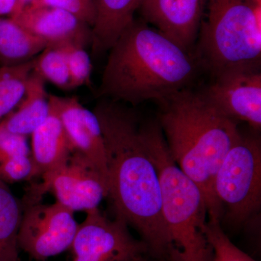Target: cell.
<instances>
[{
  "label": "cell",
  "instance_id": "1",
  "mask_svg": "<svg viewBox=\"0 0 261 261\" xmlns=\"http://www.w3.org/2000/svg\"><path fill=\"white\" fill-rule=\"evenodd\" d=\"M104 137L108 197L116 218L135 229L153 260H169L157 169L146 140V120L128 105L102 99L94 108Z\"/></svg>",
  "mask_w": 261,
  "mask_h": 261
},
{
  "label": "cell",
  "instance_id": "2",
  "mask_svg": "<svg viewBox=\"0 0 261 261\" xmlns=\"http://www.w3.org/2000/svg\"><path fill=\"white\" fill-rule=\"evenodd\" d=\"M108 51L99 96L132 107L191 88L200 68L193 55L142 19H134Z\"/></svg>",
  "mask_w": 261,
  "mask_h": 261
},
{
  "label": "cell",
  "instance_id": "3",
  "mask_svg": "<svg viewBox=\"0 0 261 261\" xmlns=\"http://www.w3.org/2000/svg\"><path fill=\"white\" fill-rule=\"evenodd\" d=\"M158 104V121L173 161L200 188L208 219L221 221L214 179L240 135L238 123L221 113L201 90L186 89Z\"/></svg>",
  "mask_w": 261,
  "mask_h": 261
},
{
  "label": "cell",
  "instance_id": "4",
  "mask_svg": "<svg viewBox=\"0 0 261 261\" xmlns=\"http://www.w3.org/2000/svg\"><path fill=\"white\" fill-rule=\"evenodd\" d=\"M146 140L158 174L169 243L168 261H212L205 234L207 211L195 182L173 161L158 120H147Z\"/></svg>",
  "mask_w": 261,
  "mask_h": 261
},
{
  "label": "cell",
  "instance_id": "5",
  "mask_svg": "<svg viewBox=\"0 0 261 261\" xmlns=\"http://www.w3.org/2000/svg\"><path fill=\"white\" fill-rule=\"evenodd\" d=\"M261 0H204L194 58L211 77L260 70Z\"/></svg>",
  "mask_w": 261,
  "mask_h": 261
},
{
  "label": "cell",
  "instance_id": "6",
  "mask_svg": "<svg viewBox=\"0 0 261 261\" xmlns=\"http://www.w3.org/2000/svg\"><path fill=\"white\" fill-rule=\"evenodd\" d=\"M256 134L240 132L220 165L214 193L222 220L240 226L253 219L261 205V142Z\"/></svg>",
  "mask_w": 261,
  "mask_h": 261
},
{
  "label": "cell",
  "instance_id": "7",
  "mask_svg": "<svg viewBox=\"0 0 261 261\" xmlns=\"http://www.w3.org/2000/svg\"><path fill=\"white\" fill-rule=\"evenodd\" d=\"M42 182L33 186L25 203L41 201L53 192L56 202L73 211L88 212L99 208L108 197V178L87 158L74 151L59 167L43 175Z\"/></svg>",
  "mask_w": 261,
  "mask_h": 261
},
{
  "label": "cell",
  "instance_id": "8",
  "mask_svg": "<svg viewBox=\"0 0 261 261\" xmlns=\"http://www.w3.org/2000/svg\"><path fill=\"white\" fill-rule=\"evenodd\" d=\"M22 204V203H21ZM19 250L37 261H46L70 250L78 229L73 212L59 202L22 204Z\"/></svg>",
  "mask_w": 261,
  "mask_h": 261
},
{
  "label": "cell",
  "instance_id": "9",
  "mask_svg": "<svg viewBox=\"0 0 261 261\" xmlns=\"http://www.w3.org/2000/svg\"><path fill=\"white\" fill-rule=\"evenodd\" d=\"M70 250V261H138L148 257L147 248L118 218L111 219L99 208L86 213Z\"/></svg>",
  "mask_w": 261,
  "mask_h": 261
},
{
  "label": "cell",
  "instance_id": "10",
  "mask_svg": "<svg viewBox=\"0 0 261 261\" xmlns=\"http://www.w3.org/2000/svg\"><path fill=\"white\" fill-rule=\"evenodd\" d=\"M201 92L225 116L261 128V70H236L211 77Z\"/></svg>",
  "mask_w": 261,
  "mask_h": 261
},
{
  "label": "cell",
  "instance_id": "11",
  "mask_svg": "<svg viewBox=\"0 0 261 261\" xmlns=\"http://www.w3.org/2000/svg\"><path fill=\"white\" fill-rule=\"evenodd\" d=\"M203 5L204 0H143L138 10L146 23L192 54Z\"/></svg>",
  "mask_w": 261,
  "mask_h": 261
},
{
  "label": "cell",
  "instance_id": "12",
  "mask_svg": "<svg viewBox=\"0 0 261 261\" xmlns=\"http://www.w3.org/2000/svg\"><path fill=\"white\" fill-rule=\"evenodd\" d=\"M49 98L74 151L92 161L108 178L104 137L95 113L84 107L77 97L49 94Z\"/></svg>",
  "mask_w": 261,
  "mask_h": 261
},
{
  "label": "cell",
  "instance_id": "13",
  "mask_svg": "<svg viewBox=\"0 0 261 261\" xmlns=\"http://www.w3.org/2000/svg\"><path fill=\"white\" fill-rule=\"evenodd\" d=\"M49 44H92V28L74 15L49 7L28 5L10 16Z\"/></svg>",
  "mask_w": 261,
  "mask_h": 261
},
{
  "label": "cell",
  "instance_id": "14",
  "mask_svg": "<svg viewBox=\"0 0 261 261\" xmlns=\"http://www.w3.org/2000/svg\"><path fill=\"white\" fill-rule=\"evenodd\" d=\"M31 137V156L35 167L36 176H42L59 167L74 152L61 118L51 104L50 113L47 119Z\"/></svg>",
  "mask_w": 261,
  "mask_h": 261
},
{
  "label": "cell",
  "instance_id": "15",
  "mask_svg": "<svg viewBox=\"0 0 261 261\" xmlns=\"http://www.w3.org/2000/svg\"><path fill=\"white\" fill-rule=\"evenodd\" d=\"M143 0H94L95 22L91 47L95 56L108 51L135 19Z\"/></svg>",
  "mask_w": 261,
  "mask_h": 261
},
{
  "label": "cell",
  "instance_id": "16",
  "mask_svg": "<svg viewBox=\"0 0 261 261\" xmlns=\"http://www.w3.org/2000/svg\"><path fill=\"white\" fill-rule=\"evenodd\" d=\"M45 81L33 70L25 94L18 106L1 122L10 132L28 137L47 119L50 113Z\"/></svg>",
  "mask_w": 261,
  "mask_h": 261
},
{
  "label": "cell",
  "instance_id": "17",
  "mask_svg": "<svg viewBox=\"0 0 261 261\" xmlns=\"http://www.w3.org/2000/svg\"><path fill=\"white\" fill-rule=\"evenodd\" d=\"M48 44L12 18H0V66L24 64L37 58Z\"/></svg>",
  "mask_w": 261,
  "mask_h": 261
},
{
  "label": "cell",
  "instance_id": "18",
  "mask_svg": "<svg viewBox=\"0 0 261 261\" xmlns=\"http://www.w3.org/2000/svg\"><path fill=\"white\" fill-rule=\"evenodd\" d=\"M22 204L0 179V261L19 260L18 232Z\"/></svg>",
  "mask_w": 261,
  "mask_h": 261
},
{
  "label": "cell",
  "instance_id": "19",
  "mask_svg": "<svg viewBox=\"0 0 261 261\" xmlns=\"http://www.w3.org/2000/svg\"><path fill=\"white\" fill-rule=\"evenodd\" d=\"M34 63V59L16 66H0V123L23 97Z\"/></svg>",
  "mask_w": 261,
  "mask_h": 261
},
{
  "label": "cell",
  "instance_id": "20",
  "mask_svg": "<svg viewBox=\"0 0 261 261\" xmlns=\"http://www.w3.org/2000/svg\"><path fill=\"white\" fill-rule=\"evenodd\" d=\"M34 72L59 88L70 89L69 70L63 44L47 45L34 58Z\"/></svg>",
  "mask_w": 261,
  "mask_h": 261
},
{
  "label": "cell",
  "instance_id": "21",
  "mask_svg": "<svg viewBox=\"0 0 261 261\" xmlns=\"http://www.w3.org/2000/svg\"><path fill=\"white\" fill-rule=\"evenodd\" d=\"M205 230L213 250L212 261H256L229 240L219 220L208 219Z\"/></svg>",
  "mask_w": 261,
  "mask_h": 261
},
{
  "label": "cell",
  "instance_id": "22",
  "mask_svg": "<svg viewBox=\"0 0 261 261\" xmlns=\"http://www.w3.org/2000/svg\"><path fill=\"white\" fill-rule=\"evenodd\" d=\"M69 70L70 89L87 85L90 82L92 65L85 47L74 43L63 44Z\"/></svg>",
  "mask_w": 261,
  "mask_h": 261
},
{
  "label": "cell",
  "instance_id": "23",
  "mask_svg": "<svg viewBox=\"0 0 261 261\" xmlns=\"http://www.w3.org/2000/svg\"><path fill=\"white\" fill-rule=\"evenodd\" d=\"M33 6L49 7L57 8L74 15L91 28L93 27L96 18L94 0H35Z\"/></svg>",
  "mask_w": 261,
  "mask_h": 261
},
{
  "label": "cell",
  "instance_id": "24",
  "mask_svg": "<svg viewBox=\"0 0 261 261\" xmlns=\"http://www.w3.org/2000/svg\"><path fill=\"white\" fill-rule=\"evenodd\" d=\"M35 176V167L31 155L16 156L0 163V179L8 185Z\"/></svg>",
  "mask_w": 261,
  "mask_h": 261
},
{
  "label": "cell",
  "instance_id": "25",
  "mask_svg": "<svg viewBox=\"0 0 261 261\" xmlns=\"http://www.w3.org/2000/svg\"><path fill=\"white\" fill-rule=\"evenodd\" d=\"M20 155H31L27 137L10 132L0 123V163Z\"/></svg>",
  "mask_w": 261,
  "mask_h": 261
},
{
  "label": "cell",
  "instance_id": "26",
  "mask_svg": "<svg viewBox=\"0 0 261 261\" xmlns=\"http://www.w3.org/2000/svg\"><path fill=\"white\" fill-rule=\"evenodd\" d=\"M18 0H0V16H11L16 10Z\"/></svg>",
  "mask_w": 261,
  "mask_h": 261
},
{
  "label": "cell",
  "instance_id": "27",
  "mask_svg": "<svg viewBox=\"0 0 261 261\" xmlns=\"http://www.w3.org/2000/svg\"><path fill=\"white\" fill-rule=\"evenodd\" d=\"M35 0H18V5H17L16 10H15V13L13 15H15V13H18L20 10L23 9L25 7L28 6L32 4ZM11 15V16H12Z\"/></svg>",
  "mask_w": 261,
  "mask_h": 261
},
{
  "label": "cell",
  "instance_id": "28",
  "mask_svg": "<svg viewBox=\"0 0 261 261\" xmlns=\"http://www.w3.org/2000/svg\"><path fill=\"white\" fill-rule=\"evenodd\" d=\"M138 261H159V260H153V259L150 258V257L146 256L144 257H142V258L140 259Z\"/></svg>",
  "mask_w": 261,
  "mask_h": 261
},
{
  "label": "cell",
  "instance_id": "29",
  "mask_svg": "<svg viewBox=\"0 0 261 261\" xmlns=\"http://www.w3.org/2000/svg\"><path fill=\"white\" fill-rule=\"evenodd\" d=\"M15 261H19V260H15Z\"/></svg>",
  "mask_w": 261,
  "mask_h": 261
}]
</instances>
